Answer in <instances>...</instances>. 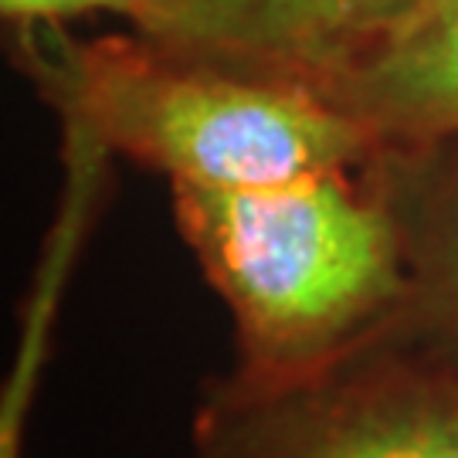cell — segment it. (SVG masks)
I'll list each match as a JSON object with an SVG mask.
<instances>
[{
    "instance_id": "cell-7",
    "label": "cell",
    "mask_w": 458,
    "mask_h": 458,
    "mask_svg": "<svg viewBox=\"0 0 458 458\" xmlns=\"http://www.w3.org/2000/svg\"><path fill=\"white\" fill-rule=\"evenodd\" d=\"M0 7L21 24H55L62 17L92 14V11H109L132 21L140 11V0H0Z\"/></svg>"
},
{
    "instance_id": "cell-9",
    "label": "cell",
    "mask_w": 458,
    "mask_h": 458,
    "mask_svg": "<svg viewBox=\"0 0 458 458\" xmlns=\"http://www.w3.org/2000/svg\"><path fill=\"white\" fill-rule=\"evenodd\" d=\"M448 357H455V360H458V353H448Z\"/></svg>"
},
{
    "instance_id": "cell-5",
    "label": "cell",
    "mask_w": 458,
    "mask_h": 458,
    "mask_svg": "<svg viewBox=\"0 0 458 458\" xmlns=\"http://www.w3.org/2000/svg\"><path fill=\"white\" fill-rule=\"evenodd\" d=\"M132 24L170 55L276 79L340 48L336 0H140Z\"/></svg>"
},
{
    "instance_id": "cell-3",
    "label": "cell",
    "mask_w": 458,
    "mask_h": 458,
    "mask_svg": "<svg viewBox=\"0 0 458 458\" xmlns=\"http://www.w3.org/2000/svg\"><path fill=\"white\" fill-rule=\"evenodd\" d=\"M194 458H458V360L377 340L285 384L217 380Z\"/></svg>"
},
{
    "instance_id": "cell-6",
    "label": "cell",
    "mask_w": 458,
    "mask_h": 458,
    "mask_svg": "<svg viewBox=\"0 0 458 458\" xmlns=\"http://www.w3.org/2000/svg\"><path fill=\"white\" fill-rule=\"evenodd\" d=\"M370 170L401 221L411 272L387 340L458 353V140L384 149Z\"/></svg>"
},
{
    "instance_id": "cell-1",
    "label": "cell",
    "mask_w": 458,
    "mask_h": 458,
    "mask_svg": "<svg viewBox=\"0 0 458 458\" xmlns=\"http://www.w3.org/2000/svg\"><path fill=\"white\" fill-rule=\"evenodd\" d=\"M374 166V164H370ZM174 187L183 242L234 319L238 384H285L387 340L411 295L404 231L374 170Z\"/></svg>"
},
{
    "instance_id": "cell-2",
    "label": "cell",
    "mask_w": 458,
    "mask_h": 458,
    "mask_svg": "<svg viewBox=\"0 0 458 458\" xmlns=\"http://www.w3.org/2000/svg\"><path fill=\"white\" fill-rule=\"evenodd\" d=\"M34 75L65 130L164 170L170 183L262 187L327 170H367L384 147L293 79L238 72L106 38L72 45L34 24Z\"/></svg>"
},
{
    "instance_id": "cell-8",
    "label": "cell",
    "mask_w": 458,
    "mask_h": 458,
    "mask_svg": "<svg viewBox=\"0 0 458 458\" xmlns=\"http://www.w3.org/2000/svg\"><path fill=\"white\" fill-rule=\"evenodd\" d=\"M421 0H336V17H340V48L357 41L363 34H374L387 28L391 21L404 17L411 7ZM336 48V51H340ZM333 51V55H336ZM323 65V62H319Z\"/></svg>"
},
{
    "instance_id": "cell-4",
    "label": "cell",
    "mask_w": 458,
    "mask_h": 458,
    "mask_svg": "<svg viewBox=\"0 0 458 458\" xmlns=\"http://www.w3.org/2000/svg\"><path fill=\"white\" fill-rule=\"evenodd\" d=\"M302 82L384 149L458 140V0H421L350 41Z\"/></svg>"
}]
</instances>
